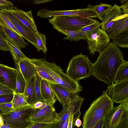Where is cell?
<instances>
[{
	"label": "cell",
	"mask_w": 128,
	"mask_h": 128,
	"mask_svg": "<svg viewBox=\"0 0 128 128\" xmlns=\"http://www.w3.org/2000/svg\"><path fill=\"white\" fill-rule=\"evenodd\" d=\"M77 116L74 114H71L69 117L68 124L67 128H73L74 125L73 122L74 119H76Z\"/></svg>",
	"instance_id": "obj_40"
},
{
	"label": "cell",
	"mask_w": 128,
	"mask_h": 128,
	"mask_svg": "<svg viewBox=\"0 0 128 128\" xmlns=\"http://www.w3.org/2000/svg\"><path fill=\"white\" fill-rule=\"evenodd\" d=\"M16 69L0 64V84L14 92L16 89Z\"/></svg>",
	"instance_id": "obj_14"
},
{
	"label": "cell",
	"mask_w": 128,
	"mask_h": 128,
	"mask_svg": "<svg viewBox=\"0 0 128 128\" xmlns=\"http://www.w3.org/2000/svg\"><path fill=\"white\" fill-rule=\"evenodd\" d=\"M92 65L86 55L78 54L70 60L66 74L72 79L78 81L92 75Z\"/></svg>",
	"instance_id": "obj_6"
},
{
	"label": "cell",
	"mask_w": 128,
	"mask_h": 128,
	"mask_svg": "<svg viewBox=\"0 0 128 128\" xmlns=\"http://www.w3.org/2000/svg\"><path fill=\"white\" fill-rule=\"evenodd\" d=\"M8 38L4 30L0 28V50L4 51H10L9 46L5 40Z\"/></svg>",
	"instance_id": "obj_33"
},
{
	"label": "cell",
	"mask_w": 128,
	"mask_h": 128,
	"mask_svg": "<svg viewBox=\"0 0 128 128\" xmlns=\"http://www.w3.org/2000/svg\"><path fill=\"white\" fill-rule=\"evenodd\" d=\"M128 30V14H122L116 18L112 26L106 32L110 38L114 39L120 33Z\"/></svg>",
	"instance_id": "obj_15"
},
{
	"label": "cell",
	"mask_w": 128,
	"mask_h": 128,
	"mask_svg": "<svg viewBox=\"0 0 128 128\" xmlns=\"http://www.w3.org/2000/svg\"><path fill=\"white\" fill-rule=\"evenodd\" d=\"M14 92V91L10 88L0 84V95Z\"/></svg>",
	"instance_id": "obj_39"
},
{
	"label": "cell",
	"mask_w": 128,
	"mask_h": 128,
	"mask_svg": "<svg viewBox=\"0 0 128 128\" xmlns=\"http://www.w3.org/2000/svg\"><path fill=\"white\" fill-rule=\"evenodd\" d=\"M69 119V117L62 124L61 128H67L68 123Z\"/></svg>",
	"instance_id": "obj_46"
},
{
	"label": "cell",
	"mask_w": 128,
	"mask_h": 128,
	"mask_svg": "<svg viewBox=\"0 0 128 128\" xmlns=\"http://www.w3.org/2000/svg\"><path fill=\"white\" fill-rule=\"evenodd\" d=\"M54 104L50 103L42 109H35L32 115L28 118L27 120L34 123L48 124L58 122H59L58 114Z\"/></svg>",
	"instance_id": "obj_8"
},
{
	"label": "cell",
	"mask_w": 128,
	"mask_h": 128,
	"mask_svg": "<svg viewBox=\"0 0 128 128\" xmlns=\"http://www.w3.org/2000/svg\"><path fill=\"white\" fill-rule=\"evenodd\" d=\"M128 79V62L125 60L118 68L116 74L115 83Z\"/></svg>",
	"instance_id": "obj_25"
},
{
	"label": "cell",
	"mask_w": 128,
	"mask_h": 128,
	"mask_svg": "<svg viewBox=\"0 0 128 128\" xmlns=\"http://www.w3.org/2000/svg\"><path fill=\"white\" fill-rule=\"evenodd\" d=\"M30 60L33 64L38 66L46 72L56 84L73 93H79L82 90L83 88L78 81L70 78L64 72L60 66L54 62H48L44 58H33L30 59Z\"/></svg>",
	"instance_id": "obj_2"
},
{
	"label": "cell",
	"mask_w": 128,
	"mask_h": 128,
	"mask_svg": "<svg viewBox=\"0 0 128 128\" xmlns=\"http://www.w3.org/2000/svg\"><path fill=\"white\" fill-rule=\"evenodd\" d=\"M0 128H1V127H0Z\"/></svg>",
	"instance_id": "obj_52"
},
{
	"label": "cell",
	"mask_w": 128,
	"mask_h": 128,
	"mask_svg": "<svg viewBox=\"0 0 128 128\" xmlns=\"http://www.w3.org/2000/svg\"><path fill=\"white\" fill-rule=\"evenodd\" d=\"M34 109L28 105L14 109L10 112L0 115L4 124L11 128H27L34 123L27 120Z\"/></svg>",
	"instance_id": "obj_5"
},
{
	"label": "cell",
	"mask_w": 128,
	"mask_h": 128,
	"mask_svg": "<svg viewBox=\"0 0 128 128\" xmlns=\"http://www.w3.org/2000/svg\"><path fill=\"white\" fill-rule=\"evenodd\" d=\"M90 54L101 52L110 43V39L108 33L100 28L86 38Z\"/></svg>",
	"instance_id": "obj_9"
},
{
	"label": "cell",
	"mask_w": 128,
	"mask_h": 128,
	"mask_svg": "<svg viewBox=\"0 0 128 128\" xmlns=\"http://www.w3.org/2000/svg\"><path fill=\"white\" fill-rule=\"evenodd\" d=\"M8 11L35 33L38 31L31 10L24 12L15 7L13 10Z\"/></svg>",
	"instance_id": "obj_16"
},
{
	"label": "cell",
	"mask_w": 128,
	"mask_h": 128,
	"mask_svg": "<svg viewBox=\"0 0 128 128\" xmlns=\"http://www.w3.org/2000/svg\"><path fill=\"white\" fill-rule=\"evenodd\" d=\"M107 92L104 90L102 94L94 101L85 112L82 128H94L114 107V102L108 96Z\"/></svg>",
	"instance_id": "obj_3"
},
{
	"label": "cell",
	"mask_w": 128,
	"mask_h": 128,
	"mask_svg": "<svg viewBox=\"0 0 128 128\" xmlns=\"http://www.w3.org/2000/svg\"><path fill=\"white\" fill-rule=\"evenodd\" d=\"M52 1V0H36L34 1L33 3L35 4H44Z\"/></svg>",
	"instance_id": "obj_43"
},
{
	"label": "cell",
	"mask_w": 128,
	"mask_h": 128,
	"mask_svg": "<svg viewBox=\"0 0 128 128\" xmlns=\"http://www.w3.org/2000/svg\"><path fill=\"white\" fill-rule=\"evenodd\" d=\"M98 22L92 18L71 16H55L48 20L54 28L66 36L67 31H80L84 27Z\"/></svg>",
	"instance_id": "obj_4"
},
{
	"label": "cell",
	"mask_w": 128,
	"mask_h": 128,
	"mask_svg": "<svg viewBox=\"0 0 128 128\" xmlns=\"http://www.w3.org/2000/svg\"><path fill=\"white\" fill-rule=\"evenodd\" d=\"M14 95V93L0 95V104L11 102Z\"/></svg>",
	"instance_id": "obj_36"
},
{
	"label": "cell",
	"mask_w": 128,
	"mask_h": 128,
	"mask_svg": "<svg viewBox=\"0 0 128 128\" xmlns=\"http://www.w3.org/2000/svg\"><path fill=\"white\" fill-rule=\"evenodd\" d=\"M14 6L12 3L6 0H0V10H13Z\"/></svg>",
	"instance_id": "obj_35"
},
{
	"label": "cell",
	"mask_w": 128,
	"mask_h": 128,
	"mask_svg": "<svg viewBox=\"0 0 128 128\" xmlns=\"http://www.w3.org/2000/svg\"><path fill=\"white\" fill-rule=\"evenodd\" d=\"M18 31L24 38L33 45L36 46L35 33L22 23L8 11L2 10Z\"/></svg>",
	"instance_id": "obj_13"
},
{
	"label": "cell",
	"mask_w": 128,
	"mask_h": 128,
	"mask_svg": "<svg viewBox=\"0 0 128 128\" xmlns=\"http://www.w3.org/2000/svg\"><path fill=\"white\" fill-rule=\"evenodd\" d=\"M44 102L41 101H38L35 103L32 106L34 109H39Z\"/></svg>",
	"instance_id": "obj_44"
},
{
	"label": "cell",
	"mask_w": 128,
	"mask_h": 128,
	"mask_svg": "<svg viewBox=\"0 0 128 128\" xmlns=\"http://www.w3.org/2000/svg\"><path fill=\"white\" fill-rule=\"evenodd\" d=\"M88 7L93 9L97 14L98 18L102 21L107 13L112 7L111 5L101 3L99 5L92 6L88 4Z\"/></svg>",
	"instance_id": "obj_23"
},
{
	"label": "cell",
	"mask_w": 128,
	"mask_h": 128,
	"mask_svg": "<svg viewBox=\"0 0 128 128\" xmlns=\"http://www.w3.org/2000/svg\"><path fill=\"white\" fill-rule=\"evenodd\" d=\"M4 124L2 118L0 114V127H1Z\"/></svg>",
	"instance_id": "obj_47"
},
{
	"label": "cell",
	"mask_w": 128,
	"mask_h": 128,
	"mask_svg": "<svg viewBox=\"0 0 128 128\" xmlns=\"http://www.w3.org/2000/svg\"><path fill=\"white\" fill-rule=\"evenodd\" d=\"M120 7L122 10V14H128V1L122 4Z\"/></svg>",
	"instance_id": "obj_41"
},
{
	"label": "cell",
	"mask_w": 128,
	"mask_h": 128,
	"mask_svg": "<svg viewBox=\"0 0 128 128\" xmlns=\"http://www.w3.org/2000/svg\"><path fill=\"white\" fill-rule=\"evenodd\" d=\"M36 46V47L38 52L42 50L45 54L47 51L46 46V40L45 34H42L38 31L35 33Z\"/></svg>",
	"instance_id": "obj_27"
},
{
	"label": "cell",
	"mask_w": 128,
	"mask_h": 128,
	"mask_svg": "<svg viewBox=\"0 0 128 128\" xmlns=\"http://www.w3.org/2000/svg\"><path fill=\"white\" fill-rule=\"evenodd\" d=\"M107 95L113 102L120 103L128 100V79L109 85Z\"/></svg>",
	"instance_id": "obj_10"
},
{
	"label": "cell",
	"mask_w": 128,
	"mask_h": 128,
	"mask_svg": "<svg viewBox=\"0 0 128 128\" xmlns=\"http://www.w3.org/2000/svg\"><path fill=\"white\" fill-rule=\"evenodd\" d=\"M46 104L45 102H44L42 105L39 108V109H42L44 108L46 106Z\"/></svg>",
	"instance_id": "obj_48"
},
{
	"label": "cell",
	"mask_w": 128,
	"mask_h": 128,
	"mask_svg": "<svg viewBox=\"0 0 128 128\" xmlns=\"http://www.w3.org/2000/svg\"><path fill=\"white\" fill-rule=\"evenodd\" d=\"M124 61L120 49L110 42L92 64V75L107 84H113L118 68Z\"/></svg>",
	"instance_id": "obj_1"
},
{
	"label": "cell",
	"mask_w": 128,
	"mask_h": 128,
	"mask_svg": "<svg viewBox=\"0 0 128 128\" xmlns=\"http://www.w3.org/2000/svg\"><path fill=\"white\" fill-rule=\"evenodd\" d=\"M0 23L5 24L22 37L20 34L17 30L6 14L2 10H0Z\"/></svg>",
	"instance_id": "obj_30"
},
{
	"label": "cell",
	"mask_w": 128,
	"mask_h": 128,
	"mask_svg": "<svg viewBox=\"0 0 128 128\" xmlns=\"http://www.w3.org/2000/svg\"><path fill=\"white\" fill-rule=\"evenodd\" d=\"M35 83V77L34 76L30 79L26 84L23 94L27 103L31 106L37 102Z\"/></svg>",
	"instance_id": "obj_19"
},
{
	"label": "cell",
	"mask_w": 128,
	"mask_h": 128,
	"mask_svg": "<svg viewBox=\"0 0 128 128\" xmlns=\"http://www.w3.org/2000/svg\"><path fill=\"white\" fill-rule=\"evenodd\" d=\"M49 84L57 99L63 107L79 96V93L72 92L57 84L49 83Z\"/></svg>",
	"instance_id": "obj_12"
},
{
	"label": "cell",
	"mask_w": 128,
	"mask_h": 128,
	"mask_svg": "<svg viewBox=\"0 0 128 128\" xmlns=\"http://www.w3.org/2000/svg\"><path fill=\"white\" fill-rule=\"evenodd\" d=\"M16 70V89L14 92L23 94L26 86V81L20 70L19 65L15 66Z\"/></svg>",
	"instance_id": "obj_24"
},
{
	"label": "cell",
	"mask_w": 128,
	"mask_h": 128,
	"mask_svg": "<svg viewBox=\"0 0 128 128\" xmlns=\"http://www.w3.org/2000/svg\"><path fill=\"white\" fill-rule=\"evenodd\" d=\"M40 88L43 102L46 104L50 103L54 104L57 99L49 85V82L46 80L42 79Z\"/></svg>",
	"instance_id": "obj_20"
},
{
	"label": "cell",
	"mask_w": 128,
	"mask_h": 128,
	"mask_svg": "<svg viewBox=\"0 0 128 128\" xmlns=\"http://www.w3.org/2000/svg\"><path fill=\"white\" fill-rule=\"evenodd\" d=\"M112 40V42L117 46L123 48H128V30L122 32Z\"/></svg>",
	"instance_id": "obj_26"
},
{
	"label": "cell",
	"mask_w": 128,
	"mask_h": 128,
	"mask_svg": "<svg viewBox=\"0 0 128 128\" xmlns=\"http://www.w3.org/2000/svg\"><path fill=\"white\" fill-rule=\"evenodd\" d=\"M2 113V112L1 110L0 109V114H1Z\"/></svg>",
	"instance_id": "obj_51"
},
{
	"label": "cell",
	"mask_w": 128,
	"mask_h": 128,
	"mask_svg": "<svg viewBox=\"0 0 128 128\" xmlns=\"http://www.w3.org/2000/svg\"><path fill=\"white\" fill-rule=\"evenodd\" d=\"M67 37L63 39L77 42L80 40H86L85 34L81 30L78 32L68 31L66 32Z\"/></svg>",
	"instance_id": "obj_29"
},
{
	"label": "cell",
	"mask_w": 128,
	"mask_h": 128,
	"mask_svg": "<svg viewBox=\"0 0 128 128\" xmlns=\"http://www.w3.org/2000/svg\"><path fill=\"white\" fill-rule=\"evenodd\" d=\"M19 66L20 71L28 83L30 79L38 74L34 65L28 58L25 59L19 62Z\"/></svg>",
	"instance_id": "obj_18"
},
{
	"label": "cell",
	"mask_w": 128,
	"mask_h": 128,
	"mask_svg": "<svg viewBox=\"0 0 128 128\" xmlns=\"http://www.w3.org/2000/svg\"><path fill=\"white\" fill-rule=\"evenodd\" d=\"M128 1V0H120V2L122 4L125 3Z\"/></svg>",
	"instance_id": "obj_50"
},
{
	"label": "cell",
	"mask_w": 128,
	"mask_h": 128,
	"mask_svg": "<svg viewBox=\"0 0 128 128\" xmlns=\"http://www.w3.org/2000/svg\"><path fill=\"white\" fill-rule=\"evenodd\" d=\"M104 128H128V100L113 107L105 117Z\"/></svg>",
	"instance_id": "obj_7"
},
{
	"label": "cell",
	"mask_w": 128,
	"mask_h": 128,
	"mask_svg": "<svg viewBox=\"0 0 128 128\" xmlns=\"http://www.w3.org/2000/svg\"><path fill=\"white\" fill-rule=\"evenodd\" d=\"M5 40L9 46V51L14 60L15 65H19V63L21 61L28 58L21 52L20 48L11 38L8 37V39Z\"/></svg>",
	"instance_id": "obj_21"
},
{
	"label": "cell",
	"mask_w": 128,
	"mask_h": 128,
	"mask_svg": "<svg viewBox=\"0 0 128 128\" xmlns=\"http://www.w3.org/2000/svg\"><path fill=\"white\" fill-rule=\"evenodd\" d=\"M14 93L13 98L11 102L12 104L13 109L29 105L26 102L23 94L14 92Z\"/></svg>",
	"instance_id": "obj_28"
},
{
	"label": "cell",
	"mask_w": 128,
	"mask_h": 128,
	"mask_svg": "<svg viewBox=\"0 0 128 128\" xmlns=\"http://www.w3.org/2000/svg\"><path fill=\"white\" fill-rule=\"evenodd\" d=\"M82 122L79 118H77L75 120L74 126H76L77 128L80 127L82 125Z\"/></svg>",
	"instance_id": "obj_45"
},
{
	"label": "cell",
	"mask_w": 128,
	"mask_h": 128,
	"mask_svg": "<svg viewBox=\"0 0 128 128\" xmlns=\"http://www.w3.org/2000/svg\"><path fill=\"white\" fill-rule=\"evenodd\" d=\"M84 100L79 96L63 107L62 110L58 113L59 122L56 123L53 128H61L63 123L72 114L80 117L81 114L80 107Z\"/></svg>",
	"instance_id": "obj_11"
},
{
	"label": "cell",
	"mask_w": 128,
	"mask_h": 128,
	"mask_svg": "<svg viewBox=\"0 0 128 128\" xmlns=\"http://www.w3.org/2000/svg\"><path fill=\"white\" fill-rule=\"evenodd\" d=\"M55 124L34 123L32 125L27 128H53Z\"/></svg>",
	"instance_id": "obj_38"
},
{
	"label": "cell",
	"mask_w": 128,
	"mask_h": 128,
	"mask_svg": "<svg viewBox=\"0 0 128 128\" xmlns=\"http://www.w3.org/2000/svg\"><path fill=\"white\" fill-rule=\"evenodd\" d=\"M0 127L1 128H11L9 126L4 124Z\"/></svg>",
	"instance_id": "obj_49"
},
{
	"label": "cell",
	"mask_w": 128,
	"mask_h": 128,
	"mask_svg": "<svg viewBox=\"0 0 128 128\" xmlns=\"http://www.w3.org/2000/svg\"><path fill=\"white\" fill-rule=\"evenodd\" d=\"M1 28L8 37L12 40L19 47L22 49L25 48L28 44L26 42L22 37L4 24L0 23Z\"/></svg>",
	"instance_id": "obj_22"
},
{
	"label": "cell",
	"mask_w": 128,
	"mask_h": 128,
	"mask_svg": "<svg viewBox=\"0 0 128 128\" xmlns=\"http://www.w3.org/2000/svg\"><path fill=\"white\" fill-rule=\"evenodd\" d=\"M33 64L38 74L42 79L46 80L50 83H56L52 77L45 70L38 66Z\"/></svg>",
	"instance_id": "obj_32"
},
{
	"label": "cell",
	"mask_w": 128,
	"mask_h": 128,
	"mask_svg": "<svg viewBox=\"0 0 128 128\" xmlns=\"http://www.w3.org/2000/svg\"><path fill=\"white\" fill-rule=\"evenodd\" d=\"M0 109L2 113H5L12 111L13 110L12 102L0 104Z\"/></svg>",
	"instance_id": "obj_37"
},
{
	"label": "cell",
	"mask_w": 128,
	"mask_h": 128,
	"mask_svg": "<svg viewBox=\"0 0 128 128\" xmlns=\"http://www.w3.org/2000/svg\"><path fill=\"white\" fill-rule=\"evenodd\" d=\"M35 90L37 102L41 101L44 102L42 97L40 88V82L42 79L41 77L38 74L35 76Z\"/></svg>",
	"instance_id": "obj_34"
},
{
	"label": "cell",
	"mask_w": 128,
	"mask_h": 128,
	"mask_svg": "<svg viewBox=\"0 0 128 128\" xmlns=\"http://www.w3.org/2000/svg\"><path fill=\"white\" fill-rule=\"evenodd\" d=\"M101 23L99 21L84 27L81 31L85 34L86 38L91 34L94 33L100 28Z\"/></svg>",
	"instance_id": "obj_31"
},
{
	"label": "cell",
	"mask_w": 128,
	"mask_h": 128,
	"mask_svg": "<svg viewBox=\"0 0 128 128\" xmlns=\"http://www.w3.org/2000/svg\"><path fill=\"white\" fill-rule=\"evenodd\" d=\"M105 117L102 118L95 126L94 128H103L104 125Z\"/></svg>",
	"instance_id": "obj_42"
},
{
	"label": "cell",
	"mask_w": 128,
	"mask_h": 128,
	"mask_svg": "<svg viewBox=\"0 0 128 128\" xmlns=\"http://www.w3.org/2000/svg\"><path fill=\"white\" fill-rule=\"evenodd\" d=\"M122 14L120 6L114 4L104 17L100 22L102 29L106 31L113 24L115 20Z\"/></svg>",
	"instance_id": "obj_17"
}]
</instances>
